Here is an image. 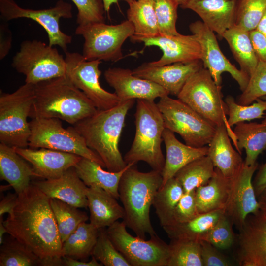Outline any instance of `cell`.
Listing matches in <instances>:
<instances>
[{
  "label": "cell",
  "mask_w": 266,
  "mask_h": 266,
  "mask_svg": "<svg viewBox=\"0 0 266 266\" xmlns=\"http://www.w3.org/2000/svg\"><path fill=\"white\" fill-rule=\"evenodd\" d=\"M48 197L33 184L18 195L3 223L7 233L40 259L41 266H63V242Z\"/></svg>",
  "instance_id": "1"
},
{
  "label": "cell",
  "mask_w": 266,
  "mask_h": 266,
  "mask_svg": "<svg viewBox=\"0 0 266 266\" xmlns=\"http://www.w3.org/2000/svg\"><path fill=\"white\" fill-rule=\"evenodd\" d=\"M134 103L135 100L132 99L121 101L107 110L98 109L94 114L72 126L110 172L119 171L127 165L118 145L126 115Z\"/></svg>",
  "instance_id": "2"
},
{
  "label": "cell",
  "mask_w": 266,
  "mask_h": 266,
  "mask_svg": "<svg viewBox=\"0 0 266 266\" xmlns=\"http://www.w3.org/2000/svg\"><path fill=\"white\" fill-rule=\"evenodd\" d=\"M29 117L55 118L73 125L98 110L92 101L66 75L34 85Z\"/></svg>",
  "instance_id": "3"
},
{
  "label": "cell",
  "mask_w": 266,
  "mask_h": 266,
  "mask_svg": "<svg viewBox=\"0 0 266 266\" xmlns=\"http://www.w3.org/2000/svg\"><path fill=\"white\" fill-rule=\"evenodd\" d=\"M135 165L130 166L123 174L118 192L124 210L122 221L136 236L145 239L147 234H157L151 222L150 210L163 178L160 171L152 169L147 172H140Z\"/></svg>",
  "instance_id": "4"
},
{
  "label": "cell",
  "mask_w": 266,
  "mask_h": 266,
  "mask_svg": "<svg viewBox=\"0 0 266 266\" xmlns=\"http://www.w3.org/2000/svg\"><path fill=\"white\" fill-rule=\"evenodd\" d=\"M135 133L124 159L127 164L139 161L162 172L165 159L161 149L165 129L162 114L154 100H137L134 114Z\"/></svg>",
  "instance_id": "5"
},
{
  "label": "cell",
  "mask_w": 266,
  "mask_h": 266,
  "mask_svg": "<svg viewBox=\"0 0 266 266\" xmlns=\"http://www.w3.org/2000/svg\"><path fill=\"white\" fill-rule=\"evenodd\" d=\"M177 97L214 126L225 125L237 150L235 136L228 123V108L221 86L215 83L207 69L203 66L192 75Z\"/></svg>",
  "instance_id": "6"
},
{
  "label": "cell",
  "mask_w": 266,
  "mask_h": 266,
  "mask_svg": "<svg viewBox=\"0 0 266 266\" xmlns=\"http://www.w3.org/2000/svg\"><path fill=\"white\" fill-rule=\"evenodd\" d=\"M34 99V85L31 84L25 83L10 94L0 91V143L12 147L28 146L31 130L27 118Z\"/></svg>",
  "instance_id": "7"
},
{
  "label": "cell",
  "mask_w": 266,
  "mask_h": 266,
  "mask_svg": "<svg viewBox=\"0 0 266 266\" xmlns=\"http://www.w3.org/2000/svg\"><path fill=\"white\" fill-rule=\"evenodd\" d=\"M134 33V27L128 20L116 25L90 23L78 25L75 30V34L84 39L82 55L85 59L106 62L123 58L122 45Z\"/></svg>",
  "instance_id": "8"
},
{
  "label": "cell",
  "mask_w": 266,
  "mask_h": 266,
  "mask_svg": "<svg viewBox=\"0 0 266 266\" xmlns=\"http://www.w3.org/2000/svg\"><path fill=\"white\" fill-rule=\"evenodd\" d=\"M29 125L30 148H44L76 154L105 168L100 157L87 146L83 137L72 126L65 129L60 119L55 118H33Z\"/></svg>",
  "instance_id": "9"
},
{
  "label": "cell",
  "mask_w": 266,
  "mask_h": 266,
  "mask_svg": "<svg viewBox=\"0 0 266 266\" xmlns=\"http://www.w3.org/2000/svg\"><path fill=\"white\" fill-rule=\"evenodd\" d=\"M12 66L25 76V83L36 85L66 75L65 58L55 47L38 40H25L13 57Z\"/></svg>",
  "instance_id": "10"
},
{
  "label": "cell",
  "mask_w": 266,
  "mask_h": 266,
  "mask_svg": "<svg viewBox=\"0 0 266 266\" xmlns=\"http://www.w3.org/2000/svg\"><path fill=\"white\" fill-rule=\"evenodd\" d=\"M157 104L165 128L179 134L187 145L201 147L209 144L216 127L187 104L168 95L160 98Z\"/></svg>",
  "instance_id": "11"
},
{
  "label": "cell",
  "mask_w": 266,
  "mask_h": 266,
  "mask_svg": "<svg viewBox=\"0 0 266 266\" xmlns=\"http://www.w3.org/2000/svg\"><path fill=\"white\" fill-rule=\"evenodd\" d=\"M125 223L118 220L106 229L116 249L131 266H167L169 256V244L157 234L146 240L132 235Z\"/></svg>",
  "instance_id": "12"
},
{
  "label": "cell",
  "mask_w": 266,
  "mask_h": 266,
  "mask_svg": "<svg viewBox=\"0 0 266 266\" xmlns=\"http://www.w3.org/2000/svg\"><path fill=\"white\" fill-rule=\"evenodd\" d=\"M72 10V5L63 0H58L51 8L36 10L23 8L14 0H0V12L2 19L9 21L25 18L36 22L46 31L48 45L51 47L58 45L65 52L72 38L61 30L59 21L61 18H71Z\"/></svg>",
  "instance_id": "13"
},
{
  "label": "cell",
  "mask_w": 266,
  "mask_h": 266,
  "mask_svg": "<svg viewBox=\"0 0 266 266\" xmlns=\"http://www.w3.org/2000/svg\"><path fill=\"white\" fill-rule=\"evenodd\" d=\"M65 53L66 75L98 110L110 109L121 101L115 93L106 91L100 83L101 71L99 66L101 61L86 60L82 54L77 52Z\"/></svg>",
  "instance_id": "14"
},
{
  "label": "cell",
  "mask_w": 266,
  "mask_h": 266,
  "mask_svg": "<svg viewBox=\"0 0 266 266\" xmlns=\"http://www.w3.org/2000/svg\"><path fill=\"white\" fill-rule=\"evenodd\" d=\"M189 29L200 45L203 66L209 71L215 83L221 86L222 74L227 72L237 82L240 90L243 91L250 77L225 56L219 47L214 33L200 21L192 23Z\"/></svg>",
  "instance_id": "15"
},
{
  "label": "cell",
  "mask_w": 266,
  "mask_h": 266,
  "mask_svg": "<svg viewBox=\"0 0 266 266\" xmlns=\"http://www.w3.org/2000/svg\"><path fill=\"white\" fill-rule=\"evenodd\" d=\"M258 167V163L251 166H246L244 163L236 175L231 178L229 195L224 212L238 230L248 215L260 209L252 182L253 176Z\"/></svg>",
  "instance_id": "16"
},
{
  "label": "cell",
  "mask_w": 266,
  "mask_h": 266,
  "mask_svg": "<svg viewBox=\"0 0 266 266\" xmlns=\"http://www.w3.org/2000/svg\"><path fill=\"white\" fill-rule=\"evenodd\" d=\"M239 231V265L266 266V213L249 214Z\"/></svg>",
  "instance_id": "17"
},
{
  "label": "cell",
  "mask_w": 266,
  "mask_h": 266,
  "mask_svg": "<svg viewBox=\"0 0 266 266\" xmlns=\"http://www.w3.org/2000/svg\"><path fill=\"white\" fill-rule=\"evenodd\" d=\"M137 42H143L146 46H157L163 51L157 61L148 62L154 66H163L176 63H189L201 60L200 45L192 35H163L140 38Z\"/></svg>",
  "instance_id": "18"
},
{
  "label": "cell",
  "mask_w": 266,
  "mask_h": 266,
  "mask_svg": "<svg viewBox=\"0 0 266 266\" xmlns=\"http://www.w3.org/2000/svg\"><path fill=\"white\" fill-rule=\"evenodd\" d=\"M104 77L121 101L132 99L154 100L169 95L159 85L133 75L128 68H109L104 71Z\"/></svg>",
  "instance_id": "19"
},
{
  "label": "cell",
  "mask_w": 266,
  "mask_h": 266,
  "mask_svg": "<svg viewBox=\"0 0 266 266\" xmlns=\"http://www.w3.org/2000/svg\"><path fill=\"white\" fill-rule=\"evenodd\" d=\"M203 66L201 60L163 66H152L147 62L133 70V73L159 85L169 94L177 96L189 78Z\"/></svg>",
  "instance_id": "20"
},
{
  "label": "cell",
  "mask_w": 266,
  "mask_h": 266,
  "mask_svg": "<svg viewBox=\"0 0 266 266\" xmlns=\"http://www.w3.org/2000/svg\"><path fill=\"white\" fill-rule=\"evenodd\" d=\"M14 148L31 164L36 177L45 179L60 177L82 158L76 154L48 148Z\"/></svg>",
  "instance_id": "21"
},
{
  "label": "cell",
  "mask_w": 266,
  "mask_h": 266,
  "mask_svg": "<svg viewBox=\"0 0 266 266\" xmlns=\"http://www.w3.org/2000/svg\"><path fill=\"white\" fill-rule=\"evenodd\" d=\"M237 0H189L180 6L197 13L203 23L222 38L234 25Z\"/></svg>",
  "instance_id": "22"
},
{
  "label": "cell",
  "mask_w": 266,
  "mask_h": 266,
  "mask_svg": "<svg viewBox=\"0 0 266 266\" xmlns=\"http://www.w3.org/2000/svg\"><path fill=\"white\" fill-rule=\"evenodd\" d=\"M33 184L49 198L59 200L79 208L88 207L86 192L88 187L79 177L74 167L57 178Z\"/></svg>",
  "instance_id": "23"
},
{
  "label": "cell",
  "mask_w": 266,
  "mask_h": 266,
  "mask_svg": "<svg viewBox=\"0 0 266 266\" xmlns=\"http://www.w3.org/2000/svg\"><path fill=\"white\" fill-rule=\"evenodd\" d=\"M163 139L166 147V157L162 171V185L173 177L183 166L207 154L208 145L195 147L183 144L177 139L174 132L166 128L164 130Z\"/></svg>",
  "instance_id": "24"
},
{
  "label": "cell",
  "mask_w": 266,
  "mask_h": 266,
  "mask_svg": "<svg viewBox=\"0 0 266 266\" xmlns=\"http://www.w3.org/2000/svg\"><path fill=\"white\" fill-rule=\"evenodd\" d=\"M230 139L225 125L216 127L208 145L207 154L215 167L229 179L236 175L244 163L241 154L233 148Z\"/></svg>",
  "instance_id": "25"
},
{
  "label": "cell",
  "mask_w": 266,
  "mask_h": 266,
  "mask_svg": "<svg viewBox=\"0 0 266 266\" xmlns=\"http://www.w3.org/2000/svg\"><path fill=\"white\" fill-rule=\"evenodd\" d=\"M86 196L90 211V223L98 229L112 225L124 216V210L117 200L104 189L88 187Z\"/></svg>",
  "instance_id": "26"
},
{
  "label": "cell",
  "mask_w": 266,
  "mask_h": 266,
  "mask_svg": "<svg viewBox=\"0 0 266 266\" xmlns=\"http://www.w3.org/2000/svg\"><path fill=\"white\" fill-rule=\"evenodd\" d=\"M27 162L14 147L0 143V180L6 181L18 195L31 185L32 177H36L32 166Z\"/></svg>",
  "instance_id": "27"
},
{
  "label": "cell",
  "mask_w": 266,
  "mask_h": 266,
  "mask_svg": "<svg viewBox=\"0 0 266 266\" xmlns=\"http://www.w3.org/2000/svg\"><path fill=\"white\" fill-rule=\"evenodd\" d=\"M231 179L225 177L215 167L208 182L195 190V201L199 214L223 209L228 200Z\"/></svg>",
  "instance_id": "28"
},
{
  "label": "cell",
  "mask_w": 266,
  "mask_h": 266,
  "mask_svg": "<svg viewBox=\"0 0 266 266\" xmlns=\"http://www.w3.org/2000/svg\"><path fill=\"white\" fill-rule=\"evenodd\" d=\"M135 164H128L125 168L119 171L110 172L103 169L97 162L82 157L74 167L78 176L87 186L100 187L118 200L121 178L128 168Z\"/></svg>",
  "instance_id": "29"
},
{
  "label": "cell",
  "mask_w": 266,
  "mask_h": 266,
  "mask_svg": "<svg viewBox=\"0 0 266 266\" xmlns=\"http://www.w3.org/2000/svg\"><path fill=\"white\" fill-rule=\"evenodd\" d=\"M233 131L237 151L241 154L242 149L245 150V165L255 164L259 155L266 149V116L260 123H237Z\"/></svg>",
  "instance_id": "30"
},
{
  "label": "cell",
  "mask_w": 266,
  "mask_h": 266,
  "mask_svg": "<svg viewBox=\"0 0 266 266\" xmlns=\"http://www.w3.org/2000/svg\"><path fill=\"white\" fill-rule=\"evenodd\" d=\"M128 5L127 20L134 28L132 42L160 35L153 0H123Z\"/></svg>",
  "instance_id": "31"
},
{
  "label": "cell",
  "mask_w": 266,
  "mask_h": 266,
  "mask_svg": "<svg viewBox=\"0 0 266 266\" xmlns=\"http://www.w3.org/2000/svg\"><path fill=\"white\" fill-rule=\"evenodd\" d=\"M228 43L240 70L249 77L254 73L259 62L250 37L249 32L235 25L223 35Z\"/></svg>",
  "instance_id": "32"
},
{
  "label": "cell",
  "mask_w": 266,
  "mask_h": 266,
  "mask_svg": "<svg viewBox=\"0 0 266 266\" xmlns=\"http://www.w3.org/2000/svg\"><path fill=\"white\" fill-rule=\"evenodd\" d=\"M225 213L223 209L199 214L192 219L181 223L163 227L170 239L201 240Z\"/></svg>",
  "instance_id": "33"
},
{
  "label": "cell",
  "mask_w": 266,
  "mask_h": 266,
  "mask_svg": "<svg viewBox=\"0 0 266 266\" xmlns=\"http://www.w3.org/2000/svg\"><path fill=\"white\" fill-rule=\"evenodd\" d=\"M99 230L90 223H81L63 243L62 257L83 260L91 256L98 236Z\"/></svg>",
  "instance_id": "34"
},
{
  "label": "cell",
  "mask_w": 266,
  "mask_h": 266,
  "mask_svg": "<svg viewBox=\"0 0 266 266\" xmlns=\"http://www.w3.org/2000/svg\"><path fill=\"white\" fill-rule=\"evenodd\" d=\"M184 193L181 185L174 177L156 192L152 205L162 227L170 224L174 209Z\"/></svg>",
  "instance_id": "35"
},
{
  "label": "cell",
  "mask_w": 266,
  "mask_h": 266,
  "mask_svg": "<svg viewBox=\"0 0 266 266\" xmlns=\"http://www.w3.org/2000/svg\"><path fill=\"white\" fill-rule=\"evenodd\" d=\"M215 168L210 158L205 155L183 166L174 177L181 185L184 193H188L206 184L213 175Z\"/></svg>",
  "instance_id": "36"
},
{
  "label": "cell",
  "mask_w": 266,
  "mask_h": 266,
  "mask_svg": "<svg viewBox=\"0 0 266 266\" xmlns=\"http://www.w3.org/2000/svg\"><path fill=\"white\" fill-rule=\"evenodd\" d=\"M50 203L63 243L81 223L89 219L87 213L79 208L59 200L50 198Z\"/></svg>",
  "instance_id": "37"
},
{
  "label": "cell",
  "mask_w": 266,
  "mask_h": 266,
  "mask_svg": "<svg viewBox=\"0 0 266 266\" xmlns=\"http://www.w3.org/2000/svg\"><path fill=\"white\" fill-rule=\"evenodd\" d=\"M167 266H203L200 241L171 239Z\"/></svg>",
  "instance_id": "38"
},
{
  "label": "cell",
  "mask_w": 266,
  "mask_h": 266,
  "mask_svg": "<svg viewBox=\"0 0 266 266\" xmlns=\"http://www.w3.org/2000/svg\"><path fill=\"white\" fill-rule=\"evenodd\" d=\"M0 266H40V259L32 251L10 235L0 249Z\"/></svg>",
  "instance_id": "39"
},
{
  "label": "cell",
  "mask_w": 266,
  "mask_h": 266,
  "mask_svg": "<svg viewBox=\"0 0 266 266\" xmlns=\"http://www.w3.org/2000/svg\"><path fill=\"white\" fill-rule=\"evenodd\" d=\"M224 100L228 108V123L231 127L239 123L262 118L266 115V100L261 98L246 105L238 104L231 96H228Z\"/></svg>",
  "instance_id": "40"
},
{
  "label": "cell",
  "mask_w": 266,
  "mask_h": 266,
  "mask_svg": "<svg viewBox=\"0 0 266 266\" xmlns=\"http://www.w3.org/2000/svg\"><path fill=\"white\" fill-rule=\"evenodd\" d=\"M91 257L105 266H131L116 249L107 233L106 228H100Z\"/></svg>",
  "instance_id": "41"
},
{
  "label": "cell",
  "mask_w": 266,
  "mask_h": 266,
  "mask_svg": "<svg viewBox=\"0 0 266 266\" xmlns=\"http://www.w3.org/2000/svg\"><path fill=\"white\" fill-rule=\"evenodd\" d=\"M266 10V0H237L234 25L249 32L256 29Z\"/></svg>",
  "instance_id": "42"
},
{
  "label": "cell",
  "mask_w": 266,
  "mask_h": 266,
  "mask_svg": "<svg viewBox=\"0 0 266 266\" xmlns=\"http://www.w3.org/2000/svg\"><path fill=\"white\" fill-rule=\"evenodd\" d=\"M160 35H176L177 8L179 5L176 0H153Z\"/></svg>",
  "instance_id": "43"
},
{
  "label": "cell",
  "mask_w": 266,
  "mask_h": 266,
  "mask_svg": "<svg viewBox=\"0 0 266 266\" xmlns=\"http://www.w3.org/2000/svg\"><path fill=\"white\" fill-rule=\"evenodd\" d=\"M264 96H266V62L259 61L246 89L242 92L237 102L241 105H249Z\"/></svg>",
  "instance_id": "44"
},
{
  "label": "cell",
  "mask_w": 266,
  "mask_h": 266,
  "mask_svg": "<svg viewBox=\"0 0 266 266\" xmlns=\"http://www.w3.org/2000/svg\"><path fill=\"white\" fill-rule=\"evenodd\" d=\"M233 225L224 213L201 240L209 242L218 249H228L233 245L234 241Z\"/></svg>",
  "instance_id": "45"
},
{
  "label": "cell",
  "mask_w": 266,
  "mask_h": 266,
  "mask_svg": "<svg viewBox=\"0 0 266 266\" xmlns=\"http://www.w3.org/2000/svg\"><path fill=\"white\" fill-rule=\"evenodd\" d=\"M78 10L76 22L83 25L93 22H104L105 12L102 0H70Z\"/></svg>",
  "instance_id": "46"
},
{
  "label": "cell",
  "mask_w": 266,
  "mask_h": 266,
  "mask_svg": "<svg viewBox=\"0 0 266 266\" xmlns=\"http://www.w3.org/2000/svg\"><path fill=\"white\" fill-rule=\"evenodd\" d=\"M198 214L195 201V190L184 193L174 209L168 225L187 222Z\"/></svg>",
  "instance_id": "47"
},
{
  "label": "cell",
  "mask_w": 266,
  "mask_h": 266,
  "mask_svg": "<svg viewBox=\"0 0 266 266\" xmlns=\"http://www.w3.org/2000/svg\"><path fill=\"white\" fill-rule=\"evenodd\" d=\"M203 266H230L232 263L218 249L204 240H200Z\"/></svg>",
  "instance_id": "48"
},
{
  "label": "cell",
  "mask_w": 266,
  "mask_h": 266,
  "mask_svg": "<svg viewBox=\"0 0 266 266\" xmlns=\"http://www.w3.org/2000/svg\"><path fill=\"white\" fill-rule=\"evenodd\" d=\"M249 34L259 61L266 62V36L256 29L250 31Z\"/></svg>",
  "instance_id": "49"
},
{
  "label": "cell",
  "mask_w": 266,
  "mask_h": 266,
  "mask_svg": "<svg viewBox=\"0 0 266 266\" xmlns=\"http://www.w3.org/2000/svg\"><path fill=\"white\" fill-rule=\"evenodd\" d=\"M12 42V34L8 26L4 24L0 26V59L2 60L8 54Z\"/></svg>",
  "instance_id": "50"
},
{
  "label": "cell",
  "mask_w": 266,
  "mask_h": 266,
  "mask_svg": "<svg viewBox=\"0 0 266 266\" xmlns=\"http://www.w3.org/2000/svg\"><path fill=\"white\" fill-rule=\"evenodd\" d=\"M252 182L257 197L266 187V161L258 167Z\"/></svg>",
  "instance_id": "51"
},
{
  "label": "cell",
  "mask_w": 266,
  "mask_h": 266,
  "mask_svg": "<svg viewBox=\"0 0 266 266\" xmlns=\"http://www.w3.org/2000/svg\"><path fill=\"white\" fill-rule=\"evenodd\" d=\"M18 194L16 193L8 194L0 202V217L5 213H10L16 205Z\"/></svg>",
  "instance_id": "52"
},
{
  "label": "cell",
  "mask_w": 266,
  "mask_h": 266,
  "mask_svg": "<svg viewBox=\"0 0 266 266\" xmlns=\"http://www.w3.org/2000/svg\"><path fill=\"white\" fill-rule=\"evenodd\" d=\"M64 266H103L101 263L98 261L94 257L89 262H85L83 260H77L71 257H62Z\"/></svg>",
  "instance_id": "53"
},
{
  "label": "cell",
  "mask_w": 266,
  "mask_h": 266,
  "mask_svg": "<svg viewBox=\"0 0 266 266\" xmlns=\"http://www.w3.org/2000/svg\"><path fill=\"white\" fill-rule=\"evenodd\" d=\"M257 198L260 210L266 213V187Z\"/></svg>",
  "instance_id": "54"
},
{
  "label": "cell",
  "mask_w": 266,
  "mask_h": 266,
  "mask_svg": "<svg viewBox=\"0 0 266 266\" xmlns=\"http://www.w3.org/2000/svg\"><path fill=\"white\" fill-rule=\"evenodd\" d=\"M256 29L266 36V10L260 20Z\"/></svg>",
  "instance_id": "55"
},
{
  "label": "cell",
  "mask_w": 266,
  "mask_h": 266,
  "mask_svg": "<svg viewBox=\"0 0 266 266\" xmlns=\"http://www.w3.org/2000/svg\"><path fill=\"white\" fill-rule=\"evenodd\" d=\"M3 216L0 217V244L1 245L4 241L3 236L4 233H7V230L3 223Z\"/></svg>",
  "instance_id": "56"
},
{
  "label": "cell",
  "mask_w": 266,
  "mask_h": 266,
  "mask_svg": "<svg viewBox=\"0 0 266 266\" xmlns=\"http://www.w3.org/2000/svg\"><path fill=\"white\" fill-rule=\"evenodd\" d=\"M120 0H102L105 12L109 13L111 6L114 3H118Z\"/></svg>",
  "instance_id": "57"
},
{
  "label": "cell",
  "mask_w": 266,
  "mask_h": 266,
  "mask_svg": "<svg viewBox=\"0 0 266 266\" xmlns=\"http://www.w3.org/2000/svg\"><path fill=\"white\" fill-rule=\"evenodd\" d=\"M11 186L8 184V185H1L0 186V192L5 191L8 190Z\"/></svg>",
  "instance_id": "58"
},
{
  "label": "cell",
  "mask_w": 266,
  "mask_h": 266,
  "mask_svg": "<svg viewBox=\"0 0 266 266\" xmlns=\"http://www.w3.org/2000/svg\"><path fill=\"white\" fill-rule=\"evenodd\" d=\"M176 1L178 3L180 6H181L185 3H186L189 0H176Z\"/></svg>",
  "instance_id": "59"
},
{
  "label": "cell",
  "mask_w": 266,
  "mask_h": 266,
  "mask_svg": "<svg viewBox=\"0 0 266 266\" xmlns=\"http://www.w3.org/2000/svg\"><path fill=\"white\" fill-rule=\"evenodd\" d=\"M261 99H262L263 100H266V96H264V97L261 98Z\"/></svg>",
  "instance_id": "60"
},
{
  "label": "cell",
  "mask_w": 266,
  "mask_h": 266,
  "mask_svg": "<svg viewBox=\"0 0 266 266\" xmlns=\"http://www.w3.org/2000/svg\"></svg>",
  "instance_id": "61"
}]
</instances>
